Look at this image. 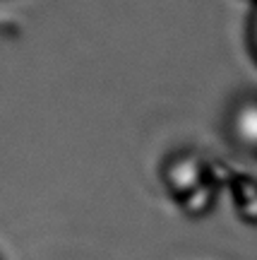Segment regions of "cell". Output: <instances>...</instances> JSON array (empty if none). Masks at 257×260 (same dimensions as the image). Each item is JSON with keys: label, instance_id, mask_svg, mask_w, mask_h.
Returning a JSON list of instances; mask_svg holds the SVG:
<instances>
[{"label": "cell", "instance_id": "1", "mask_svg": "<svg viewBox=\"0 0 257 260\" xmlns=\"http://www.w3.org/2000/svg\"><path fill=\"white\" fill-rule=\"evenodd\" d=\"M233 130H236L238 142H245L250 149H257V99H252L236 111Z\"/></svg>", "mask_w": 257, "mask_h": 260}, {"label": "cell", "instance_id": "2", "mask_svg": "<svg viewBox=\"0 0 257 260\" xmlns=\"http://www.w3.org/2000/svg\"><path fill=\"white\" fill-rule=\"evenodd\" d=\"M245 41H248V51L257 65V0H252V10L248 15V24H245Z\"/></svg>", "mask_w": 257, "mask_h": 260}]
</instances>
